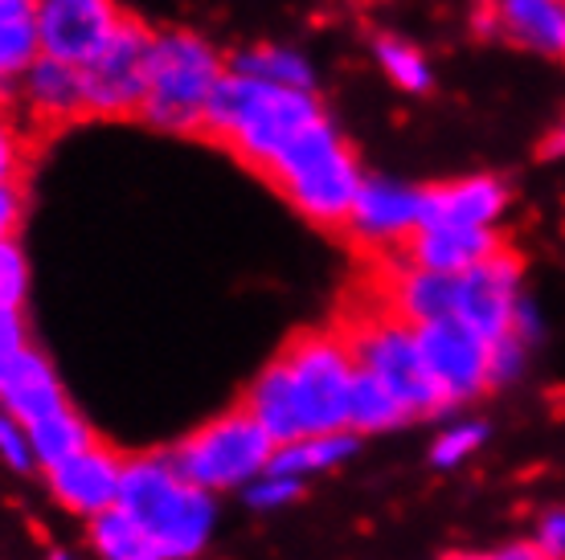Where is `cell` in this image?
Returning <instances> with one entry per match:
<instances>
[{"mask_svg":"<svg viewBox=\"0 0 565 560\" xmlns=\"http://www.w3.org/2000/svg\"><path fill=\"white\" fill-rule=\"evenodd\" d=\"M164 459L193 487L230 491L267 475L270 459H275V442L246 409H234L226 418L201 426L198 434H189Z\"/></svg>","mask_w":565,"mask_h":560,"instance_id":"obj_5","label":"cell"},{"mask_svg":"<svg viewBox=\"0 0 565 560\" xmlns=\"http://www.w3.org/2000/svg\"><path fill=\"white\" fill-rule=\"evenodd\" d=\"M524 356H529V344L516 340L512 332L504 340H495L492 344V385H509V380L521 377Z\"/></svg>","mask_w":565,"mask_h":560,"instance_id":"obj_33","label":"cell"},{"mask_svg":"<svg viewBox=\"0 0 565 560\" xmlns=\"http://www.w3.org/2000/svg\"><path fill=\"white\" fill-rule=\"evenodd\" d=\"M344 344L353 352V365L382 380L385 389L411 409V418H430L438 409H447V401L438 397L435 380L426 373L423 348H418L411 323L382 311V315L361 320L353 332H344Z\"/></svg>","mask_w":565,"mask_h":560,"instance_id":"obj_7","label":"cell"},{"mask_svg":"<svg viewBox=\"0 0 565 560\" xmlns=\"http://www.w3.org/2000/svg\"><path fill=\"white\" fill-rule=\"evenodd\" d=\"M267 176L279 184V193L308 222L332 225V229L349 222L356 193L365 184L356 155L349 152V143L340 140V131L332 127L328 115L303 127L296 140L270 160Z\"/></svg>","mask_w":565,"mask_h":560,"instance_id":"obj_3","label":"cell"},{"mask_svg":"<svg viewBox=\"0 0 565 560\" xmlns=\"http://www.w3.org/2000/svg\"><path fill=\"white\" fill-rule=\"evenodd\" d=\"M299 495V478L287 475H263L250 483L246 491V504L258 507V511H270V507H287Z\"/></svg>","mask_w":565,"mask_h":560,"instance_id":"obj_32","label":"cell"},{"mask_svg":"<svg viewBox=\"0 0 565 560\" xmlns=\"http://www.w3.org/2000/svg\"><path fill=\"white\" fill-rule=\"evenodd\" d=\"M226 71L242 74V78H255V83L287 86V90H311L316 95V66L299 50H287V45H250V50H238L226 62Z\"/></svg>","mask_w":565,"mask_h":560,"instance_id":"obj_21","label":"cell"},{"mask_svg":"<svg viewBox=\"0 0 565 560\" xmlns=\"http://www.w3.org/2000/svg\"><path fill=\"white\" fill-rule=\"evenodd\" d=\"M344 229L365 246H406L423 229V189L390 176H365Z\"/></svg>","mask_w":565,"mask_h":560,"instance_id":"obj_12","label":"cell"},{"mask_svg":"<svg viewBox=\"0 0 565 560\" xmlns=\"http://www.w3.org/2000/svg\"><path fill=\"white\" fill-rule=\"evenodd\" d=\"M406 421H411V409L402 406L373 373L356 368L353 392H349V434H385V430H397Z\"/></svg>","mask_w":565,"mask_h":560,"instance_id":"obj_22","label":"cell"},{"mask_svg":"<svg viewBox=\"0 0 565 560\" xmlns=\"http://www.w3.org/2000/svg\"><path fill=\"white\" fill-rule=\"evenodd\" d=\"M4 83H9V78H4V74H0V95H4Z\"/></svg>","mask_w":565,"mask_h":560,"instance_id":"obj_40","label":"cell"},{"mask_svg":"<svg viewBox=\"0 0 565 560\" xmlns=\"http://www.w3.org/2000/svg\"><path fill=\"white\" fill-rule=\"evenodd\" d=\"M128 13L115 0H38V45L42 57L66 66H90L111 45Z\"/></svg>","mask_w":565,"mask_h":560,"instance_id":"obj_10","label":"cell"},{"mask_svg":"<svg viewBox=\"0 0 565 560\" xmlns=\"http://www.w3.org/2000/svg\"><path fill=\"white\" fill-rule=\"evenodd\" d=\"M521 303V258L504 246L476 270L459 274V303L455 320H463L476 336L488 344L504 340L512 332V315Z\"/></svg>","mask_w":565,"mask_h":560,"instance_id":"obj_11","label":"cell"},{"mask_svg":"<svg viewBox=\"0 0 565 560\" xmlns=\"http://www.w3.org/2000/svg\"><path fill=\"white\" fill-rule=\"evenodd\" d=\"M495 37L550 62H565V0H488Z\"/></svg>","mask_w":565,"mask_h":560,"instance_id":"obj_16","label":"cell"},{"mask_svg":"<svg viewBox=\"0 0 565 560\" xmlns=\"http://www.w3.org/2000/svg\"><path fill=\"white\" fill-rule=\"evenodd\" d=\"M21 98L25 107L38 119H74V115H86V95H83V71L78 66H66V62H54V57H38L21 78Z\"/></svg>","mask_w":565,"mask_h":560,"instance_id":"obj_19","label":"cell"},{"mask_svg":"<svg viewBox=\"0 0 565 560\" xmlns=\"http://www.w3.org/2000/svg\"><path fill=\"white\" fill-rule=\"evenodd\" d=\"M483 438H488V430H483L480 421L451 426V430H443V434H438V442L430 446V463H435V466H459L471 450L483 446Z\"/></svg>","mask_w":565,"mask_h":560,"instance_id":"obj_29","label":"cell"},{"mask_svg":"<svg viewBox=\"0 0 565 560\" xmlns=\"http://www.w3.org/2000/svg\"><path fill=\"white\" fill-rule=\"evenodd\" d=\"M455 303H459V279L402 262L390 279V308L385 311L411 327H426V323L451 320Z\"/></svg>","mask_w":565,"mask_h":560,"instance_id":"obj_17","label":"cell"},{"mask_svg":"<svg viewBox=\"0 0 565 560\" xmlns=\"http://www.w3.org/2000/svg\"><path fill=\"white\" fill-rule=\"evenodd\" d=\"M50 560H74V557H66V552H54V557H50Z\"/></svg>","mask_w":565,"mask_h":560,"instance_id":"obj_39","label":"cell"},{"mask_svg":"<svg viewBox=\"0 0 565 560\" xmlns=\"http://www.w3.org/2000/svg\"><path fill=\"white\" fill-rule=\"evenodd\" d=\"M533 545L545 552V560H562L565 557V511H550V516L541 519L537 540H533Z\"/></svg>","mask_w":565,"mask_h":560,"instance_id":"obj_34","label":"cell"},{"mask_svg":"<svg viewBox=\"0 0 565 560\" xmlns=\"http://www.w3.org/2000/svg\"><path fill=\"white\" fill-rule=\"evenodd\" d=\"M226 78V62L205 37L189 29L152 33L148 50V98L143 119L172 136L205 131V111L217 83Z\"/></svg>","mask_w":565,"mask_h":560,"instance_id":"obj_4","label":"cell"},{"mask_svg":"<svg viewBox=\"0 0 565 560\" xmlns=\"http://www.w3.org/2000/svg\"><path fill=\"white\" fill-rule=\"evenodd\" d=\"M545 155H565V123L550 136V143H545Z\"/></svg>","mask_w":565,"mask_h":560,"instance_id":"obj_38","label":"cell"},{"mask_svg":"<svg viewBox=\"0 0 565 560\" xmlns=\"http://www.w3.org/2000/svg\"><path fill=\"white\" fill-rule=\"evenodd\" d=\"M509 209V184L500 176H463L423 189V225H459V229H495Z\"/></svg>","mask_w":565,"mask_h":560,"instance_id":"obj_14","label":"cell"},{"mask_svg":"<svg viewBox=\"0 0 565 560\" xmlns=\"http://www.w3.org/2000/svg\"><path fill=\"white\" fill-rule=\"evenodd\" d=\"M90 442H95L90 426H86L71 406L50 413V418H42L38 426H29V446H33V459H38L45 471L57 466L62 459H71V454H78V450L90 446Z\"/></svg>","mask_w":565,"mask_h":560,"instance_id":"obj_25","label":"cell"},{"mask_svg":"<svg viewBox=\"0 0 565 560\" xmlns=\"http://www.w3.org/2000/svg\"><path fill=\"white\" fill-rule=\"evenodd\" d=\"M0 409L17 418L21 426H38L42 418L57 413V409H66V397H62V385H57L54 368L45 360L42 352L29 348L17 368L9 373V380L0 385Z\"/></svg>","mask_w":565,"mask_h":560,"instance_id":"obj_18","label":"cell"},{"mask_svg":"<svg viewBox=\"0 0 565 560\" xmlns=\"http://www.w3.org/2000/svg\"><path fill=\"white\" fill-rule=\"evenodd\" d=\"M17 225H21V189L17 184H0V246L13 241Z\"/></svg>","mask_w":565,"mask_h":560,"instance_id":"obj_35","label":"cell"},{"mask_svg":"<svg viewBox=\"0 0 565 560\" xmlns=\"http://www.w3.org/2000/svg\"><path fill=\"white\" fill-rule=\"evenodd\" d=\"M246 413L263 426L275 442V450L287 446V442H299L303 438V426H299V409H296V389H291V377H287V365L279 360H270L258 380L250 385L246 392Z\"/></svg>","mask_w":565,"mask_h":560,"instance_id":"obj_20","label":"cell"},{"mask_svg":"<svg viewBox=\"0 0 565 560\" xmlns=\"http://www.w3.org/2000/svg\"><path fill=\"white\" fill-rule=\"evenodd\" d=\"M29 352V340H25V320H21V311H9L0 308V385L9 380V373L17 368V360Z\"/></svg>","mask_w":565,"mask_h":560,"instance_id":"obj_30","label":"cell"},{"mask_svg":"<svg viewBox=\"0 0 565 560\" xmlns=\"http://www.w3.org/2000/svg\"><path fill=\"white\" fill-rule=\"evenodd\" d=\"M423 348L426 373L435 380L438 397L447 406L471 401L483 389H492V344L476 336L463 320H438L426 327H414Z\"/></svg>","mask_w":565,"mask_h":560,"instance_id":"obj_9","label":"cell"},{"mask_svg":"<svg viewBox=\"0 0 565 560\" xmlns=\"http://www.w3.org/2000/svg\"><path fill=\"white\" fill-rule=\"evenodd\" d=\"M115 507L140 524L164 560L198 557L210 545L217 519L210 491L177 475L169 459H136L124 466V487Z\"/></svg>","mask_w":565,"mask_h":560,"instance_id":"obj_2","label":"cell"},{"mask_svg":"<svg viewBox=\"0 0 565 560\" xmlns=\"http://www.w3.org/2000/svg\"><path fill=\"white\" fill-rule=\"evenodd\" d=\"M0 459L13 466V471H29V466L38 463L33 446H29V430L17 418H9L4 409H0Z\"/></svg>","mask_w":565,"mask_h":560,"instance_id":"obj_31","label":"cell"},{"mask_svg":"<svg viewBox=\"0 0 565 560\" xmlns=\"http://www.w3.org/2000/svg\"><path fill=\"white\" fill-rule=\"evenodd\" d=\"M373 54H377V66L385 71V78H390L397 90H406V95H423V90H430V83H435L430 62L423 57V50L411 42H402V37H377Z\"/></svg>","mask_w":565,"mask_h":560,"instance_id":"obj_27","label":"cell"},{"mask_svg":"<svg viewBox=\"0 0 565 560\" xmlns=\"http://www.w3.org/2000/svg\"><path fill=\"white\" fill-rule=\"evenodd\" d=\"M148 50H152V29L136 21V17H128L111 37V45L90 66H83L86 115L124 119V115L143 111V98H148Z\"/></svg>","mask_w":565,"mask_h":560,"instance_id":"obj_8","label":"cell"},{"mask_svg":"<svg viewBox=\"0 0 565 560\" xmlns=\"http://www.w3.org/2000/svg\"><path fill=\"white\" fill-rule=\"evenodd\" d=\"M17 169H21V143L13 127L0 119V184H17Z\"/></svg>","mask_w":565,"mask_h":560,"instance_id":"obj_36","label":"cell"},{"mask_svg":"<svg viewBox=\"0 0 565 560\" xmlns=\"http://www.w3.org/2000/svg\"><path fill=\"white\" fill-rule=\"evenodd\" d=\"M90 545H95V552L103 560H164L156 552L152 540L143 536L140 524L128 511H119V507L95 516V524H90Z\"/></svg>","mask_w":565,"mask_h":560,"instance_id":"obj_26","label":"cell"},{"mask_svg":"<svg viewBox=\"0 0 565 560\" xmlns=\"http://www.w3.org/2000/svg\"><path fill=\"white\" fill-rule=\"evenodd\" d=\"M504 250V241L495 229H459V225H423L406 246H402V262L418 270H435V274H467L492 254Z\"/></svg>","mask_w":565,"mask_h":560,"instance_id":"obj_15","label":"cell"},{"mask_svg":"<svg viewBox=\"0 0 565 560\" xmlns=\"http://www.w3.org/2000/svg\"><path fill=\"white\" fill-rule=\"evenodd\" d=\"M353 450H356V434H349V430H340V434L299 438V442H287V446L275 450L267 475H287V478L316 475V471L340 466Z\"/></svg>","mask_w":565,"mask_h":560,"instance_id":"obj_24","label":"cell"},{"mask_svg":"<svg viewBox=\"0 0 565 560\" xmlns=\"http://www.w3.org/2000/svg\"><path fill=\"white\" fill-rule=\"evenodd\" d=\"M124 459L107 450L103 442H90L78 454L62 459L57 466H50V491L62 504L78 511V516H103L119 504V487H124Z\"/></svg>","mask_w":565,"mask_h":560,"instance_id":"obj_13","label":"cell"},{"mask_svg":"<svg viewBox=\"0 0 565 560\" xmlns=\"http://www.w3.org/2000/svg\"><path fill=\"white\" fill-rule=\"evenodd\" d=\"M316 119H324L320 95L255 83V78L226 71L210 98L205 131L226 143L234 155H242L250 169L267 172L270 160Z\"/></svg>","mask_w":565,"mask_h":560,"instance_id":"obj_1","label":"cell"},{"mask_svg":"<svg viewBox=\"0 0 565 560\" xmlns=\"http://www.w3.org/2000/svg\"><path fill=\"white\" fill-rule=\"evenodd\" d=\"M29 291V258L17 241L0 246V308L21 311Z\"/></svg>","mask_w":565,"mask_h":560,"instance_id":"obj_28","label":"cell"},{"mask_svg":"<svg viewBox=\"0 0 565 560\" xmlns=\"http://www.w3.org/2000/svg\"><path fill=\"white\" fill-rule=\"evenodd\" d=\"M512 336L524 340V344H537L541 340V315L537 308H533V299H524L516 303V315H512Z\"/></svg>","mask_w":565,"mask_h":560,"instance_id":"obj_37","label":"cell"},{"mask_svg":"<svg viewBox=\"0 0 565 560\" xmlns=\"http://www.w3.org/2000/svg\"><path fill=\"white\" fill-rule=\"evenodd\" d=\"M282 365L296 389L303 438L349 430V392H353V352L337 332H311L282 352Z\"/></svg>","mask_w":565,"mask_h":560,"instance_id":"obj_6","label":"cell"},{"mask_svg":"<svg viewBox=\"0 0 565 560\" xmlns=\"http://www.w3.org/2000/svg\"><path fill=\"white\" fill-rule=\"evenodd\" d=\"M38 57V0H0V74L21 78Z\"/></svg>","mask_w":565,"mask_h":560,"instance_id":"obj_23","label":"cell"}]
</instances>
